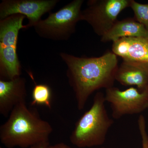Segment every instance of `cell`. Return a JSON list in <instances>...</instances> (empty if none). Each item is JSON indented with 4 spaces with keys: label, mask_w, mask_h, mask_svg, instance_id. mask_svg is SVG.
Listing matches in <instances>:
<instances>
[{
    "label": "cell",
    "mask_w": 148,
    "mask_h": 148,
    "mask_svg": "<svg viewBox=\"0 0 148 148\" xmlns=\"http://www.w3.org/2000/svg\"><path fill=\"white\" fill-rule=\"evenodd\" d=\"M59 55L67 66L66 75L79 110L84 108L95 91L114 86L119 65L117 56L112 52L96 57H77L65 52Z\"/></svg>",
    "instance_id": "6da1fadb"
},
{
    "label": "cell",
    "mask_w": 148,
    "mask_h": 148,
    "mask_svg": "<svg viewBox=\"0 0 148 148\" xmlns=\"http://www.w3.org/2000/svg\"><path fill=\"white\" fill-rule=\"evenodd\" d=\"M52 132L51 125L40 117L36 110L21 103L14 107L0 127V141L8 148H29L49 142Z\"/></svg>",
    "instance_id": "7a4b0ae2"
},
{
    "label": "cell",
    "mask_w": 148,
    "mask_h": 148,
    "mask_svg": "<svg viewBox=\"0 0 148 148\" xmlns=\"http://www.w3.org/2000/svg\"><path fill=\"white\" fill-rule=\"evenodd\" d=\"M106 102L103 92H96L92 106L77 122L70 135V142L73 145L85 148L104 144L114 123L106 110Z\"/></svg>",
    "instance_id": "3957f363"
},
{
    "label": "cell",
    "mask_w": 148,
    "mask_h": 148,
    "mask_svg": "<svg viewBox=\"0 0 148 148\" xmlns=\"http://www.w3.org/2000/svg\"><path fill=\"white\" fill-rule=\"evenodd\" d=\"M26 17L13 14L0 20V77L8 80L20 76L21 67L16 53L18 35Z\"/></svg>",
    "instance_id": "277c9868"
},
{
    "label": "cell",
    "mask_w": 148,
    "mask_h": 148,
    "mask_svg": "<svg viewBox=\"0 0 148 148\" xmlns=\"http://www.w3.org/2000/svg\"><path fill=\"white\" fill-rule=\"evenodd\" d=\"M84 0H74L34 26L35 32L43 38L66 40L75 32L77 23L82 21Z\"/></svg>",
    "instance_id": "5b68a950"
},
{
    "label": "cell",
    "mask_w": 148,
    "mask_h": 148,
    "mask_svg": "<svg viewBox=\"0 0 148 148\" xmlns=\"http://www.w3.org/2000/svg\"><path fill=\"white\" fill-rule=\"evenodd\" d=\"M130 0H89L82 11V21H86L101 37L106 35L117 21L123 10L129 7Z\"/></svg>",
    "instance_id": "8992f818"
},
{
    "label": "cell",
    "mask_w": 148,
    "mask_h": 148,
    "mask_svg": "<svg viewBox=\"0 0 148 148\" xmlns=\"http://www.w3.org/2000/svg\"><path fill=\"white\" fill-rule=\"evenodd\" d=\"M105 97L110 106L114 119L141 113L148 108V88L140 91L133 87L121 90L113 86L106 89Z\"/></svg>",
    "instance_id": "52a82bcc"
},
{
    "label": "cell",
    "mask_w": 148,
    "mask_h": 148,
    "mask_svg": "<svg viewBox=\"0 0 148 148\" xmlns=\"http://www.w3.org/2000/svg\"><path fill=\"white\" fill-rule=\"evenodd\" d=\"M59 0H3L0 4V20L13 14L26 16L27 29L34 27L42 16L53 9Z\"/></svg>",
    "instance_id": "ba28073f"
},
{
    "label": "cell",
    "mask_w": 148,
    "mask_h": 148,
    "mask_svg": "<svg viewBox=\"0 0 148 148\" xmlns=\"http://www.w3.org/2000/svg\"><path fill=\"white\" fill-rule=\"evenodd\" d=\"M26 79L19 76L8 80L0 79V114L9 116L14 107L26 103Z\"/></svg>",
    "instance_id": "9c48e42d"
},
{
    "label": "cell",
    "mask_w": 148,
    "mask_h": 148,
    "mask_svg": "<svg viewBox=\"0 0 148 148\" xmlns=\"http://www.w3.org/2000/svg\"><path fill=\"white\" fill-rule=\"evenodd\" d=\"M115 80L124 86H136L144 91L148 88V63L123 60L117 70Z\"/></svg>",
    "instance_id": "30bf717a"
},
{
    "label": "cell",
    "mask_w": 148,
    "mask_h": 148,
    "mask_svg": "<svg viewBox=\"0 0 148 148\" xmlns=\"http://www.w3.org/2000/svg\"><path fill=\"white\" fill-rule=\"evenodd\" d=\"M112 52L123 60L148 63V40L124 37L114 41Z\"/></svg>",
    "instance_id": "8fae6325"
},
{
    "label": "cell",
    "mask_w": 148,
    "mask_h": 148,
    "mask_svg": "<svg viewBox=\"0 0 148 148\" xmlns=\"http://www.w3.org/2000/svg\"><path fill=\"white\" fill-rule=\"evenodd\" d=\"M124 37H136L148 40V31L135 18L117 20L106 35L101 37V42H113Z\"/></svg>",
    "instance_id": "7c38bea8"
},
{
    "label": "cell",
    "mask_w": 148,
    "mask_h": 148,
    "mask_svg": "<svg viewBox=\"0 0 148 148\" xmlns=\"http://www.w3.org/2000/svg\"><path fill=\"white\" fill-rule=\"evenodd\" d=\"M51 90L47 85L36 84L32 91L31 105H42L51 109Z\"/></svg>",
    "instance_id": "4fadbf2b"
},
{
    "label": "cell",
    "mask_w": 148,
    "mask_h": 148,
    "mask_svg": "<svg viewBox=\"0 0 148 148\" xmlns=\"http://www.w3.org/2000/svg\"><path fill=\"white\" fill-rule=\"evenodd\" d=\"M135 14L134 18L148 31V4H141L130 0V7Z\"/></svg>",
    "instance_id": "5bb4252c"
},
{
    "label": "cell",
    "mask_w": 148,
    "mask_h": 148,
    "mask_svg": "<svg viewBox=\"0 0 148 148\" xmlns=\"http://www.w3.org/2000/svg\"><path fill=\"white\" fill-rule=\"evenodd\" d=\"M138 127L142 139L143 148H148V135L146 130L145 120L140 118L138 120Z\"/></svg>",
    "instance_id": "9a60e30c"
},
{
    "label": "cell",
    "mask_w": 148,
    "mask_h": 148,
    "mask_svg": "<svg viewBox=\"0 0 148 148\" xmlns=\"http://www.w3.org/2000/svg\"><path fill=\"white\" fill-rule=\"evenodd\" d=\"M49 145V142H42L32 146L29 148H48Z\"/></svg>",
    "instance_id": "2e32d148"
},
{
    "label": "cell",
    "mask_w": 148,
    "mask_h": 148,
    "mask_svg": "<svg viewBox=\"0 0 148 148\" xmlns=\"http://www.w3.org/2000/svg\"><path fill=\"white\" fill-rule=\"evenodd\" d=\"M48 148H72L70 146L63 143H58L49 146Z\"/></svg>",
    "instance_id": "e0dca14e"
},
{
    "label": "cell",
    "mask_w": 148,
    "mask_h": 148,
    "mask_svg": "<svg viewBox=\"0 0 148 148\" xmlns=\"http://www.w3.org/2000/svg\"><path fill=\"white\" fill-rule=\"evenodd\" d=\"M0 148H4L2 147H0Z\"/></svg>",
    "instance_id": "ac0fdd59"
}]
</instances>
